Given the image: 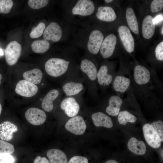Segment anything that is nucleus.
I'll return each instance as SVG.
<instances>
[{
	"label": "nucleus",
	"mask_w": 163,
	"mask_h": 163,
	"mask_svg": "<svg viewBox=\"0 0 163 163\" xmlns=\"http://www.w3.org/2000/svg\"><path fill=\"white\" fill-rule=\"evenodd\" d=\"M129 149L133 153L139 155H144L146 151V147L142 141H139L134 137L131 138L127 143Z\"/></svg>",
	"instance_id": "obj_19"
},
{
	"label": "nucleus",
	"mask_w": 163,
	"mask_h": 163,
	"mask_svg": "<svg viewBox=\"0 0 163 163\" xmlns=\"http://www.w3.org/2000/svg\"><path fill=\"white\" fill-rule=\"evenodd\" d=\"M62 34L60 26L56 22H52L45 29L43 33V38L47 41L52 40L53 42H57L61 39Z\"/></svg>",
	"instance_id": "obj_11"
},
{
	"label": "nucleus",
	"mask_w": 163,
	"mask_h": 163,
	"mask_svg": "<svg viewBox=\"0 0 163 163\" xmlns=\"http://www.w3.org/2000/svg\"><path fill=\"white\" fill-rule=\"evenodd\" d=\"M117 41L116 37L112 34L107 36L103 40L100 49V53L103 58L107 59L112 55Z\"/></svg>",
	"instance_id": "obj_8"
},
{
	"label": "nucleus",
	"mask_w": 163,
	"mask_h": 163,
	"mask_svg": "<svg viewBox=\"0 0 163 163\" xmlns=\"http://www.w3.org/2000/svg\"><path fill=\"white\" fill-rule=\"evenodd\" d=\"M25 117L27 120L34 125H39L45 121L46 116L45 112L38 108L31 107L26 112Z\"/></svg>",
	"instance_id": "obj_6"
},
{
	"label": "nucleus",
	"mask_w": 163,
	"mask_h": 163,
	"mask_svg": "<svg viewBox=\"0 0 163 163\" xmlns=\"http://www.w3.org/2000/svg\"><path fill=\"white\" fill-rule=\"evenodd\" d=\"M95 7L94 3L90 0L78 1L72 9V14L82 16L91 14L94 11Z\"/></svg>",
	"instance_id": "obj_9"
},
{
	"label": "nucleus",
	"mask_w": 163,
	"mask_h": 163,
	"mask_svg": "<svg viewBox=\"0 0 163 163\" xmlns=\"http://www.w3.org/2000/svg\"><path fill=\"white\" fill-rule=\"evenodd\" d=\"M68 163H88V162L86 158L76 156L72 157Z\"/></svg>",
	"instance_id": "obj_37"
},
{
	"label": "nucleus",
	"mask_w": 163,
	"mask_h": 163,
	"mask_svg": "<svg viewBox=\"0 0 163 163\" xmlns=\"http://www.w3.org/2000/svg\"><path fill=\"white\" fill-rule=\"evenodd\" d=\"M157 59L160 61L163 60V41L161 42L156 46L155 51Z\"/></svg>",
	"instance_id": "obj_36"
},
{
	"label": "nucleus",
	"mask_w": 163,
	"mask_h": 163,
	"mask_svg": "<svg viewBox=\"0 0 163 163\" xmlns=\"http://www.w3.org/2000/svg\"><path fill=\"white\" fill-rule=\"evenodd\" d=\"M66 129L76 135L83 134L86 128V125L83 118L80 116H77L70 119L66 123Z\"/></svg>",
	"instance_id": "obj_3"
},
{
	"label": "nucleus",
	"mask_w": 163,
	"mask_h": 163,
	"mask_svg": "<svg viewBox=\"0 0 163 163\" xmlns=\"http://www.w3.org/2000/svg\"><path fill=\"white\" fill-rule=\"evenodd\" d=\"M118 32L120 40L127 51L132 52L135 48V43L133 38L128 27L124 25L120 26Z\"/></svg>",
	"instance_id": "obj_5"
},
{
	"label": "nucleus",
	"mask_w": 163,
	"mask_h": 163,
	"mask_svg": "<svg viewBox=\"0 0 163 163\" xmlns=\"http://www.w3.org/2000/svg\"><path fill=\"white\" fill-rule=\"evenodd\" d=\"M14 151V148L11 144L0 140V159H3L7 154H10Z\"/></svg>",
	"instance_id": "obj_30"
},
{
	"label": "nucleus",
	"mask_w": 163,
	"mask_h": 163,
	"mask_svg": "<svg viewBox=\"0 0 163 163\" xmlns=\"http://www.w3.org/2000/svg\"><path fill=\"white\" fill-rule=\"evenodd\" d=\"M0 163H3V162H0Z\"/></svg>",
	"instance_id": "obj_48"
},
{
	"label": "nucleus",
	"mask_w": 163,
	"mask_h": 163,
	"mask_svg": "<svg viewBox=\"0 0 163 163\" xmlns=\"http://www.w3.org/2000/svg\"><path fill=\"white\" fill-rule=\"evenodd\" d=\"M105 163H118L116 161L113 159L108 160L106 161Z\"/></svg>",
	"instance_id": "obj_41"
},
{
	"label": "nucleus",
	"mask_w": 163,
	"mask_h": 163,
	"mask_svg": "<svg viewBox=\"0 0 163 163\" xmlns=\"http://www.w3.org/2000/svg\"><path fill=\"white\" fill-rule=\"evenodd\" d=\"M142 129L145 139L148 144L155 149L160 147L161 142L151 125L149 123L144 124Z\"/></svg>",
	"instance_id": "obj_7"
},
{
	"label": "nucleus",
	"mask_w": 163,
	"mask_h": 163,
	"mask_svg": "<svg viewBox=\"0 0 163 163\" xmlns=\"http://www.w3.org/2000/svg\"><path fill=\"white\" fill-rule=\"evenodd\" d=\"M118 120L120 124L126 125L127 123H134L137 120L136 117L127 110L120 111L118 115Z\"/></svg>",
	"instance_id": "obj_29"
},
{
	"label": "nucleus",
	"mask_w": 163,
	"mask_h": 163,
	"mask_svg": "<svg viewBox=\"0 0 163 163\" xmlns=\"http://www.w3.org/2000/svg\"><path fill=\"white\" fill-rule=\"evenodd\" d=\"M108 72V69L106 66H102L100 67L97 74V78L100 85H109L112 82V76Z\"/></svg>",
	"instance_id": "obj_24"
},
{
	"label": "nucleus",
	"mask_w": 163,
	"mask_h": 163,
	"mask_svg": "<svg viewBox=\"0 0 163 163\" xmlns=\"http://www.w3.org/2000/svg\"><path fill=\"white\" fill-rule=\"evenodd\" d=\"M80 67L82 70L87 75L91 80L94 81L97 78V69L91 61L87 59L82 60L81 63Z\"/></svg>",
	"instance_id": "obj_20"
},
{
	"label": "nucleus",
	"mask_w": 163,
	"mask_h": 163,
	"mask_svg": "<svg viewBox=\"0 0 163 163\" xmlns=\"http://www.w3.org/2000/svg\"><path fill=\"white\" fill-rule=\"evenodd\" d=\"M123 102V100L119 96H111L109 100V105L106 108V112L110 115L114 117L117 116Z\"/></svg>",
	"instance_id": "obj_17"
},
{
	"label": "nucleus",
	"mask_w": 163,
	"mask_h": 163,
	"mask_svg": "<svg viewBox=\"0 0 163 163\" xmlns=\"http://www.w3.org/2000/svg\"><path fill=\"white\" fill-rule=\"evenodd\" d=\"M45 28V24L40 22L37 26L33 28L30 34V37L33 39L40 37L43 34Z\"/></svg>",
	"instance_id": "obj_31"
},
{
	"label": "nucleus",
	"mask_w": 163,
	"mask_h": 163,
	"mask_svg": "<svg viewBox=\"0 0 163 163\" xmlns=\"http://www.w3.org/2000/svg\"><path fill=\"white\" fill-rule=\"evenodd\" d=\"M21 46L16 41L11 42L5 50L6 62L9 66L14 65L17 62L21 53Z\"/></svg>",
	"instance_id": "obj_2"
},
{
	"label": "nucleus",
	"mask_w": 163,
	"mask_h": 163,
	"mask_svg": "<svg viewBox=\"0 0 163 163\" xmlns=\"http://www.w3.org/2000/svg\"><path fill=\"white\" fill-rule=\"evenodd\" d=\"M43 74L39 69H35L25 72L23 78L25 80L35 85L39 84L42 80Z\"/></svg>",
	"instance_id": "obj_25"
},
{
	"label": "nucleus",
	"mask_w": 163,
	"mask_h": 163,
	"mask_svg": "<svg viewBox=\"0 0 163 163\" xmlns=\"http://www.w3.org/2000/svg\"><path fill=\"white\" fill-rule=\"evenodd\" d=\"M83 88L81 83L71 82L65 84L63 86V90L67 95L71 96L79 93Z\"/></svg>",
	"instance_id": "obj_27"
},
{
	"label": "nucleus",
	"mask_w": 163,
	"mask_h": 163,
	"mask_svg": "<svg viewBox=\"0 0 163 163\" xmlns=\"http://www.w3.org/2000/svg\"><path fill=\"white\" fill-rule=\"evenodd\" d=\"M130 83L129 78L123 75H119L114 78L113 86L116 91L123 93L127 90Z\"/></svg>",
	"instance_id": "obj_22"
},
{
	"label": "nucleus",
	"mask_w": 163,
	"mask_h": 163,
	"mask_svg": "<svg viewBox=\"0 0 163 163\" xmlns=\"http://www.w3.org/2000/svg\"><path fill=\"white\" fill-rule=\"evenodd\" d=\"M49 1L47 0H29L28 4L32 8L37 9L46 6Z\"/></svg>",
	"instance_id": "obj_33"
},
{
	"label": "nucleus",
	"mask_w": 163,
	"mask_h": 163,
	"mask_svg": "<svg viewBox=\"0 0 163 163\" xmlns=\"http://www.w3.org/2000/svg\"><path fill=\"white\" fill-rule=\"evenodd\" d=\"M133 77L136 83L139 85H145L148 83L150 79V73L145 67L138 65L134 69Z\"/></svg>",
	"instance_id": "obj_13"
},
{
	"label": "nucleus",
	"mask_w": 163,
	"mask_h": 163,
	"mask_svg": "<svg viewBox=\"0 0 163 163\" xmlns=\"http://www.w3.org/2000/svg\"><path fill=\"white\" fill-rule=\"evenodd\" d=\"M126 19L130 30L135 34L139 33L138 24L134 11L131 8L128 7L126 11Z\"/></svg>",
	"instance_id": "obj_26"
},
{
	"label": "nucleus",
	"mask_w": 163,
	"mask_h": 163,
	"mask_svg": "<svg viewBox=\"0 0 163 163\" xmlns=\"http://www.w3.org/2000/svg\"><path fill=\"white\" fill-rule=\"evenodd\" d=\"M2 110V107L1 104H0V116Z\"/></svg>",
	"instance_id": "obj_44"
},
{
	"label": "nucleus",
	"mask_w": 163,
	"mask_h": 163,
	"mask_svg": "<svg viewBox=\"0 0 163 163\" xmlns=\"http://www.w3.org/2000/svg\"><path fill=\"white\" fill-rule=\"evenodd\" d=\"M3 159L4 161L6 163H13L14 161L13 157L9 154L5 155Z\"/></svg>",
	"instance_id": "obj_39"
},
{
	"label": "nucleus",
	"mask_w": 163,
	"mask_h": 163,
	"mask_svg": "<svg viewBox=\"0 0 163 163\" xmlns=\"http://www.w3.org/2000/svg\"><path fill=\"white\" fill-rule=\"evenodd\" d=\"M158 136L161 142L163 141V122L161 120L154 121L151 124Z\"/></svg>",
	"instance_id": "obj_32"
},
{
	"label": "nucleus",
	"mask_w": 163,
	"mask_h": 163,
	"mask_svg": "<svg viewBox=\"0 0 163 163\" xmlns=\"http://www.w3.org/2000/svg\"><path fill=\"white\" fill-rule=\"evenodd\" d=\"M104 40V36L101 32L97 30L93 31L90 34L88 43L89 51L93 54L98 52Z\"/></svg>",
	"instance_id": "obj_10"
},
{
	"label": "nucleus",
	"mask_w": 163,
	"mask_h": 163,
	"mask_svg": "<svg viewBox=\"0 0 163 163\" xmlns=\"http://www.w3.org/2000/svg\"><path fill=\"white\" fill-rule=\"evenodd\" d=\"M91 118L94 124L96 126H103L110 128L113 126L111 118L101 112L94 113L91 115Z\"/></svg>",
	"instance_id": "obj_16"
},
{
	"label": "nucleus",
	"mask_w": 163,
	"mask_h": 163,
	"mask_svg": "<svg viewBox=\"0 0 163 163\" xmlns=\"http://www.w3.org/2000/svg\"><path fill=\"white\" fill-rule=\"evenodd\" d=\"M163 8V0H154L151 4L150 9L153 13L156 12L161 10Z\"/></svg>",
	"instance_id": "obj_35"
},
{
	"label": "nucleus",
	"mask_w": 163,
	"mask_h": 163,
	"mask_svg": "<svg viewBox=\"0 0 163 163\" xmlns=\"http://www.w3.org/2000/svg\"><path fill=\"white\" fill-rule=\"evenodd\" d=\"M61 108L69 117H73L77 115L79 111V105L73 97H69L64 99L61 102Z\"/></svg>",
	"instance_id": "obj_12"
},
{
	"label": "nucleus",
	"mask_w": 163,
	"mask_h": 163,
	"mask_svg": "<svg viewBox=\"0 0 163 163\" xmlns=\"http://www.w3.org/2000/svg\"><path fill=\"white\" fill-rule=\"evenodd\" d=\"M47 155L50 163H67V161L65 154L58 149L48 150L47 152Z\"/></svg>",
	"instance_id": "obj_23"
},
{
	"label": "nucleus",
	"mask_w": 163,
	"mask_h": 163,
	"mask_svg": "<svg viewBox=\"0 0 163 163\" xmlns=\"http://www.w3.org/2000/svg\"><path fill=\"white\" fill-rule=\"evenodd\" d=\"M34 163H50L48 160L44 157H41L40 156H37L34 159Z\"/></svg>",
	"instance_id": "obj_38"
},
{
	"label": "nucleus",
	"mask_w": 163,
	"mask_h": 163,
	"mask_svg": "<svg viewBox=\"0 0 163 163\" xmlns=\"http://www.w3.org/2000/svg\"><path fill=\"white\" fill-rule=\"evenodd\" d=\"M13 2L11 0H5L0 4V13L7 14L9 12L13 6Z\"/></svg>",
	"instance_id": "obj_34"
},
{
	"label": "nucleus",
	"mask_w": 163,
	"mask_h": 163,
	"mask_svg": "<svg viewBox=\"0 0 163 163\" xmlns=\"http://www.w3.org/2000/svg\"><path fill=\"white\" fill-rule=\"evenodd\" d=\"M163 16L162 15H158L153 18V21L155 25H158L163 21Z\"/></svg>",
	"instance_id": "obj_40"
},
{
	"label": "nucleus",
	"mask_w": 163,
	"mask_h": 163,
	"mask_svg": "<svg viewBox=\"0 0 163 163\" xmlns=\"http://www.w3.org/2000/svg\"><path fill=\"white\" fill-rule=\"evenodd\" d=\"M32 50L37 53H43L49 49L50 44L49 42L44 40H36L33 42L31 45Z\"/></svg>",
	"instance_id": "obj_28"
},
{
	"label": "nucleus",
	"mask_w": 163,
	"mask_h": 163,
	"mask_svg": "<svg viewBox=\"0 0 163 163\" xmlns=\"http://www.w3.org/2000/svg\"><path fill=\"white\" fill-rule=\"evenodd\" d=\"M5 0H0V4L4 1Z\"/></svg>",
	"instance_id": "obj_46"
},
{
	"label": "nucleus",
	"mask_w": 163,
	"mask_h": 163,
	"mask_svg": "<svg viewBox=\"0 0 163 163\" xmlns=\"http://www.w3.org/2000/svg\"><path fill=\"white\" fill-rule=\"evenodd\" d=\"M2 76L1 73H0V85L1 84V80L2 79Z\"/></svg>",
	"instance_id": "obj_45"
},
{
	"label": "nucleus",
	"mask_w": 163,
	"mask_h": 163,
	"mask_svg": "<svg viewBox=\"0 0 163 163\" xmlns=\"http://www.w3.org/2000/svg\"><path fill=\"white\" fill-rule=\"evenodd\" d=\"M18 130L14 124L6 121L0 124V138L3 140L8 141L13 137V134Z\"/></svg>",
	"instance_id": "obj_14"
},
{
	"label": "nucleus",
	"mask_w": 163,
	"mask_h": 163,
	"mask_svg": "<svg viewBox=\"0 0 163 163\" xmlns=\"http://www.w3.org/2000/svg\"><path fill=\"white\" fill-rule=\"evenodd\" d=\"M163 27H162V28H161V34H162V35L163 34Z\"/></svg>",
	"instance_id": "obj_47"
},
{
	"label": "nucleus",
	"mask_w": 163,
	"mask_h": 163,
	"mask_svg": "<svg viewBox=\"0 0 163 163\" xmlns=\"http://www.w3.org/2000/svg\"><path fill=\"white\" fill-rule=\"evenodd\" d=\"M4 54V53L2 50L0 48V56H2Z\"/></svg>",
	"instance_id": "obj_42"
},
{
	"label": "nucleus",
	"mask_w": 163,
	"mask_h": 163,
	"mask_svg": "<svg viewBox=\"0 0 163 163\" xmlns=\"http://www.w3.org/2000/svg\"><path fill=\"white\" fill-rule=\"evenodd\" d=\"M38 91L37 86L25 80L20 81L17 84L15 88V91L18 94L26 97L34 96Z\"/></svg>",
	"instance_id": "obj_4"
},
{
	"label": "nucleus",
	"mask_w": 163,
	"mask_h": 163,
	"mask_svg": "<svg viewBox=\"0 0 163 163\" xmlns=\"http://www.w3.org/2000/svg\"><path fill=\"white\" fill-rule=\"evenodd\" d=\"M155 25L152 16L147 15L144 18L142 22V32L145 38L149 39L152 37L154 34Z\"/></svg>",
	"instance_id": "obj_15"
},
{
	"label": "nucleus",
	"mask_w": 163,
	"mask_h": 163,
	"mask_svg": "<svg viewBox=\"0 0 163 163\" xmlns=\"http://www.w3.org/2000/svg\"><path fill=\"white\" fill-rule=\"evenodd\" d=\"M69 62L61 59L52 58L46 63L45 70L49 75L54 77L61 75L67 70Z\"/></svg>",
	"instance_id": "obj_1"
},
{
	"label": "nucleus",
	"mask_w": 163,
	"mask_h": 163,
	"mask_svg": "<svg viewBox=\"0 0 163 163\" xmlns=\"http://www.w3.org/2000/svg\"><path fill=\"white\" fill-rule=\"evenodd\" d=\"M58 91L55 89L51 90L46 94L43 99L41 106L45 111L49 112L52 110L53 108V102L58 97Z\"/></svg>",
	"instance_id": "obj_21"
},
{
	"label": "nucleus",
	"mask_w": 163,
	"mask_h": 163,
	"mask_svg": "<svg viewBox=\"0 0 163 163\" xmlns=\"http://www.w3.org/2000/svg\"><path fill=\"white\" fill-rule=\"evenodd\" d=\"M104 1L107 3H110L113 1L112 0H105Z\"/></svg>",
	"instance_id": "obj_43"
},
{
	"label": "nucleus",
	"mask_w": 163,
	"mask_h": 163,
	"mask_svg": "<svg viewBox=\"0 0 163 163\" xmlns=\"http://www.w3.org/2000/svg\"><path fill=\"white\" fill-rule=\"evenodd\" d=\"M96 16L102 21L112 22L116 19L117 16L114 10L109 6H100L98 8Z\"/></svg>",
	"instance_id": "obj_18"
}]
</instances>
